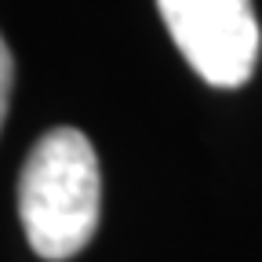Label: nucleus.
Segmentation results:
<instances>
[{
  "mask_svg": "<svg viewBox=\"0 0 262 262\" xmlns=\"http://www.w3.org/2000/svg\"><path fill=\"white\" fill-rule=\"evenodd\" d=\"M102 211L98 157L77 127H55L29 149L18 179V215L29 248L62 262L88 248Z\"/></svg>",
  "mask_w": 262,
  "mask_h": 262,
  "instance_id": "nucleus-1",
  "label": "nucleus"
},
{
  "mask_svg": "<svg viewBox=\"0 0 262 262\" xmlns=\"http://www.w3.org/2000/svg\"><path fill=\"white\" fill-rule=\"evenodd\" d=\"M175 48L211 88H241L258 62L251 0H157Z\"/></svg>",
  "mask_w": 262,
  "mask_h": 262,
  "instance_id": "nucleus-2",
  "label": "nucleus"
},
{
  "mask_svg": "<svg viewBox=\"0 0 262 262\" xmlns=\"http://www.w3.org/2000/svg\"><path fill=\"white\" fill-rule=\"evenodd\" d=\"M11 88H15V55L0 37V127L8 117V102H11Z\"/></svg>",
  "mask_w": 262,
  "mask_h": 262,
  "instance_id": "nucleus-3",
  "label": "nucleus"
}]
</instances>
